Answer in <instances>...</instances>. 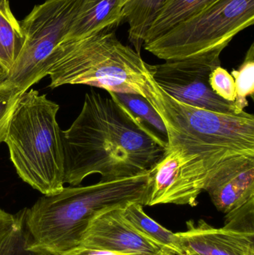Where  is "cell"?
<instances>
[{
    "mask_svg": "<svg viewBox=\"0 0 254 255\" xmlns=\"http://www.w3.org/2000/svg\"><path fill=\"white\" fill-rule=\"evenodd\" d=\"M218 211L227 214L254 197V156L240 154L225 160L204 186Z\"/></svg>",
    "mask_w": 254,
    "mask_h": 255,
    "instance_id": "obj_11",
    "label": "cell"
},
{
    "mask_svg": "<svg viewBox=\"0 0 254 255\" xmlns=\"http://www.w3.org/2000/svg\"><path fill=\"white\" fill-rule=\"evenodd\" d=\"M125 218L141 235L174 255L184 254L175 233L166 229L149 217L143 210V205L132 203L122 209Z\"/></svg>",
    "mask_w": 254,
    "mask_h": 255,
    "instance_id": "obj_16",
    "label": "cell"
},
{
    "mask_svg": "<svg viewBox=\"0 0 254 255\" xmlns=\"http://www.w3.org/2000/svg\"><path fill=\"white\" fill-rule=\"evenodd\" d=\"M235 82L236 97L234 104L240 112L249 106L247 98H254V45L251 46L243 64L237 70L231 72Z\"/></svg>",
    "mask_w": 254,
    "mask_h": 255,
    "instance_id": "obj_20",
    "label": "cell"
},
{
    "mask_svg": "<svg viewBox=\"0 0 254 255\" xmlns=\"http://www.w3.org/2000/svg\"><path fill=\"white\" fill-rule=\"evenodd\" d=\"M123 19V0H83L64 40L113 29Z\"/></svg>",
    "mask_w": 254,
    "mask_h": 255,
    "instance_id": "obj_13",
    "label": "cell"
},
{
    "mask_svg": "<svg viewBox=\"0 0 254 255\" xmlns=\"http://www.w3.org/2000/svg\"><path fill=\"white\" fill-rule=\"evenodd\" d=\"M61 136L70 186L93 174L113 181L144 173L167 150L119 102L94 91L85 94L80 114Z\"/></svg>",
    "mask_w": 254,
    "mask_h": 255,
    "instance_id": "obj_1",
    "label": "cell"
},
{
    "mask_svg": "<svg viewBox=\"0 0 254 255\" xmlns=\"http://www.w3.org/2000/svg\"><path fill=\"white\" fill-rule=\"evenodd\" d=\"M4 77H5V74L3 72L2 69L0 67V80L2 81Z\"/></svg>",
    "mask_w": 254,
    "mask_h": 255,
    "instance_id": "obj_26",
    "label": "cell"
},
{
    "mask_svg": "<svg viewBox=\"0 0 254 255\" xmlns=\"http://www.w3.org/2000/svg\"><path fill=\"white\" fill-rule=\"evenodd\" d=\"M145 95L165 124L168 147L182 145L211 160L254 156L253 115L218 113L177 101L155 83L149 72Z\"/></svg>",
    "mask_w": 254,
    "mask_h": 255,
    "instance_id": "obj_5",
    "label": "cell"
},
{
    "mask_svg": "<svg viewBox=\"0 0 254 255\" xmlns=\"http://www.w3.org/2000/svg\"><path fill=\"white\" fill-rule=\"evenodd\" d=\"M169 0H123V19L129 25L128 40L140 54L146 32Z\"/></svg>",
    "mask_w": 254,
    "mask_h": 255,
    "instance_id": "obj_15",
    "label": "cell"
},
{
    "mask_svg": "<svg viewBox=\"0 0 254 255\" xmlns=\"http://www.w3.org/2000/svg\"><path fill=\"white\" fill-rule=\"evenodd\" d=\"M186 224V231L175 233L184 254L254 255V232L216 229L203 220Z\"/></svg>",
    "mask_w": 254,
    "mask_h": 255,
    "instance_id": "obj_12",
    "label": "cell"
},
{
    "mask_svg": "<svg viewBox=\"0 0 254 255\" xmlns=\"http://www.w3.org/2000/svg\"><path fill=\"white\" fill-rule=\"evenodd\" d=\"M210 88L216 95L228 102L235 101L236 88L234 78L223 67L219 66L212 72L209 79Z\"/></svg>",
    "mask_w": 254,
    "mask_h": 255,
    "instance_id": "obj_23",
    "label": "cell"
},
{
    "mask_svg": "<svg viewBox=\"0 0 254 255\" xmlns=\"http://www.w3.org/2000/svg\"><path fill=\"white\" fill-rule=\"evenodd\" d=\"M23 43L19 22L10 8L8 0H0V67L5 76Z\"/></svg>",
    "mask_w": 254,
    "mask_h": 255,
    "instance_id": "obj_18",
    "label": "cell"
},
{
    "mask_svg": "<svg viewBox=\"0 0 254 255\" xmlns=\"http://www.w3.org/2000/svg\"><path fill=\"white\" fill-rule=\"evenodd\" d=\"M222 52L213 51L156 65L148 64V70L155 83L177 101L218 113L240 115L244 112H240L234 102L216 95L209 84L212 72L221 66Z\"/></svg>",
    "mask_w": 254,
    "mask_h": 255,
    "instance_id": "obj_9",
    "label": "cell"
},
{
    "mask_svg": "<svg viewBox=\"0 0 254 255\" xmlns=\"http://www.w3.org/2000/svg\"><path fill=\"white\" fill-rule=\"evenodd\" d=\"M183 255H186V254H183Z\"/></svg>",
    "mask_w": 254,
    "mask_h": 255,
    "instance_id": "obj_27",
    "label": "cell"
},
{
    "mask_svg": "<svg viewBox=\"0 0 254 255\" xmlns=\"http://www.w3.org/2000/svg\"><path fill=\"white\" fill-rule=\"evenodd\" d=\"M60 106L34 89L21 95L4 142L16 173L43 196L64 187V151L57 121Z\"/></svg>",
    "mask_w": 254,
    "mask_h": 255,
    "instance_id": "obj_4",
    "label": "cell"
},
{
    "mask_svg": "<svg viewBox=\"0 0 254 255\" xmlns=\"http://www.w3.org/2000/svg\"><path fill=\"white\" fill-rule=\"evenodd\" d=\"M141 54L124 45L113 29L82 38L63 40L43 67L52 89L65 85H83L107 93L145 95L149 73Z\"/></svg>",
    "mask_w": 254,
    "mask_h": 255,
    "instance_id": "obj_3",
    "label": "cell"
},
{
    "mask_svg": "<svg viewBox=\"0 0 254 255\" xmlns=\"http://www.w3.org/2000/svg\"><path fill=\"white\" fill-rule=\"evenodd\" d=\"M224 228L240 232H254V197L240 208L226 214Z\"/></svg>",
    "mask_w": 254,
    "mask_h": 255,
    "instance_id": "obj_22",
    "label": "cell"
},
{
    "mask_svg": "<svg viewBox=\"0 0 254 255\" xmlns=\"http://www.w3.org/2000/svg\"><path fill=\"white\" fill-rule=\"evenodd\" d=\"M163 252V253H164ZM158 255H160L162 254ZM60 255H127L115 254V253H109V252L101 251V250H92V249L86 248L82 246H78L75 248L71 249L69 251L65 252Z\"/></svg>",
    "mask_w": 254,
    "mask_h": 255,
    "instance_id": "obj_25",
    "label": "cell"
},
{
    "mask_svg": "<svg viewBox=\"0 0 254 255\" xmlns=\"http://www.w3.org/2000/svg\"><path fill=\"white\" fill-rule=\"evenodd\" d=\"M254 22V0H219L143 47L165 61L223 51Z\"/></svg>",
    "mask_w": 254,
    "mask_h": 255,
    "instance_id": "obj_6",
    "label": "cell"
},
{
    "mask_svg": "<svg viewBox=\"0 0 254 255\" xmlns=\"http://www.w3.org/2000/svg\"><path fill=\"white\" fill-rule=\"evenodd\" d=\"M4 78H5V77H4Z\"/></svg>",
    "mask_w": 254,
    "mask_h": 255,
    "instance_id": "obj_28",
    "label": "cell"
},
{
    "mask_svg": "<svg viewBox=\"0 0 254 255\" xmlns=\"http://www.w3.org/2000/svg\"><path fill=\"white\" fill-rule=\"evenodd\" d=\"M82 1L46 0L34 6L19 22L23 43L3 82L23 94L43 79V67L68 34Z\"/></svg>",
    "mask_w": 254,
    "mask_h": 255,
    "instance_id": "obj_7",
    "label": "cell"
},
{
    "mask_svg": "<svg viewBox=\"0 0 254 255\" xmlns=\"http://www.w3.org/2000/svg\"><path fill=\"white\" fill-rule=\"evenodd\" d=\"M122 209L109 210L92 219L79 246L127 255H158L167 251L136 230Z\"/></svg>",
    "mask_w": 254,
    "mask_h": 255,
    "instance_id": "obj_10",
    "label": "cell"
},
{
    "mask_svg": "<svg viewBox=\"0 0 254 255\" xmlns=\"http://www.w3.org/2000/svg\"><path fill=\"white\" fill-rule=\"evenodd\" d=\"M225 160L206 158L182 145L168 147L164 157L150 169L147 206H197L207 180Z\"/></svg>",
    "mask_w": 254,
    "mask_h": 255,
    "instance_id": "obj_8",
    "label": "cell"
},
{
    "mask_svg": "<svg viewBox=\"0 0 254 255\" xmlns=\"http://www.w3.org/2000/svg\"><path fill=\"white\" fill-rule=\"evenodd\" d=\"M219 0H169L145 37L144 43L153 41L174 27L204 11Z\"/></svg>",
    "mask_w": 254,
    "mask_h": 255,
    "instance_id": "obj_14",
    "label": "cell"
},
{
    "mask_svg": "<svg viewBox=\"0 0 254 255\" xmlns=\"http://www.w3.org/2000/svg\"><path fill=\"white\" fill-rule=\"evenodd\" d=\"M150 170L113 181L100 180L88 186H70L43 196L25 208L31 247L45 255H60L80 245L92 219L132 203L147 206Z\"/></svg>",
    "mask_w": 254,
    "mask_h": 255,
    "instance_id": "obj_2",
    "label": "cell"
},
{
    "mask_svg": "<svg viewBox=\"0 0 254 255\" xmlns=\"http://www.w3.org/2000/svg\"><path fill=\"white\" fill-rule=\"evenodd\" d=\"M21 95L16 88L0 81V144L4 142L9 122Z\"/></svg>",
    "mask_w": 254,
    "mask_h": 255,
    "instance_id": "obj_21",
    "label": "cell"
},
{
    "mask_svg": "<svg viewBox=\"0 0 254 255\" xmlns=\"http://www.w3.org/2000/svg\"><path fill=\"white\" fill-rule=\"evenodd\" d=\"M121 103L143 128L152 133L164 147L168 148L167 128L158 112L142 96L128 93H108Z\"/></svg>",
    "mask_w": 254,
    "mask_h": 255,
    "instance_id": "obj_17",
    "label": "cell"
},
{
    "mask_svg": "<svg viewBox=\"0 0 254 255\" xmlns=\"http://www.w3.org/2000/svg\"><path fill=\"white\" fill-rule=\"evenodd\" d=\"M25 216V208L16 213L14 224L0 243V255H45L31 248Z\"/></svg>",
    "mask_w": 254,
    "mask_h": 255,
    "instance_id": "obj_19",
    "label": "cell"
},
{
    "mask_svg": "<svg viewBox=\"0 0 254 255\" xmlns=\"http://www.w3.org/2000/svg\"><path fill=\"white\" fill-rule=\"evenodd\" d=\"M16 220V214L0 209V243L10 232Z\"/></svg>",
    "mask_w": 254,
    "mask_h": 255,
    "instance_id": "obj_24",
    "label": "cell"
}]
</instances>
